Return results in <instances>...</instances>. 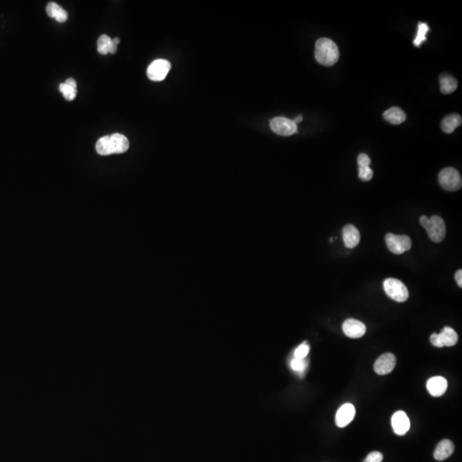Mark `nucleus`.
<instances>
[{
	"mask_svg": "<svg viewBox=\"0 0 462 462\" xmlns=\"http://www.w3.org/2000/svg\"><path fill=\"white\" fill-rule=\"evenodd\" d=\"M128 147L129 142L128 138L118 133L101 137L96 143L97 152L102 156L123 153L128 151Z\"/></svg>",
	"mask_w": 462,
	"mask_h": 462,
	"instance_id": "obj_1",
	"label": "nucleus"
},
{
	"mask_svg": "<svg viewBox=\"0 0 462 462\" xmlns=\"http://www.w3.org/2000/svg\"><path fill=\"white\" fill-rule=\"evenodd\" d=\"M314 57L322 65L332 66L339 59V49L333 40L328 38H320L316 42Z\"/></svg>",
	"mask_w": 462,
	"mask_h": 462,
	"instance_id": "obj_2",
	"label": "nucleus"
},
{
	"mask_svg": "<svg viewBox=\"0 0 462 462\" xmlns=\"http://www.w3.org/2000/svg\"><path fill=\"white\" fill-rule=\"evenodd\" d=\"M420 224L426 230L430 240L434 242H441L446 235V226L444 219L439 216H432L428 219L426 216L420 218Z\"/></svg>",
	"mask_w": 462,
	"mask_h": 462,
	"instance_id": "obj_3",
	"label": "nucleus"
},
{
	"mask_svg": "<svg viewBox=\"0 0 462 462\" xmlns=\"http://www.w3.org/2000/svg\"><path fill=\"white\" fill-rule=\"evenodd\" d=\"M384 289L390 299L397 302H406L409 299V290L401 281L395 278H387L384 282Z\"/></svg>",
	"mask_w": 462,
	"mask_h": 462,
	"instance_id": "obj_4",
	"label": "nucleus"
},
{
	"mask_svg": "<svg viewBox=\"0 0 462 462\" xmlns=\"http://www.w3.org/2000/svg\"><path fill=\"white\" fill-rule=\"evenodd\" d=\"M438 181L442 187L448 191H457L462 186L461 177L459 171L452 167L442 170L438 175Z\"/></svg>",
	"mask_w": 462,
	"mask_h": 462,
	"instance_id": "obj_5",
	"label": "nucleus"
},
{
	"mask_svg": "<svg viewBox=\"0 0 462 462\" xmlns=\"http://www.w3.org/2000/svg\"><path fill=\"white\" fill-rule=\"evenodd\" d=\"M388 249L395 254H401L412 248V240L407 235H394L389 233L385 235Z\"/></svg>",
	"mask_w": 462,
	"mask_h": 462,
	"instance_id": "obj_6",
	"label": "nucleus"
},
{
	"mask_svg": "<svg viewBox=\"0 0 462 462\" xmlns=\"http://www.w3.org/2000/svg\"><path fill=\"white\" fill-rule=\"evenodd\" d=\"M171 64L166 59H157L147 68V76L153 81L165 80L171 70Z\"/></svg>",
	"mask_w": 462,
	"mask_h": 462,
	"instance_id": "obj_7",
	"label": "nucleus"
},
{
	"mask_svg": "<svg viewBox=\"0 0 462 462\" xmlns=\"http://www.w3.org/2000/svg\"><path fill=\"white\" fill-rule=\"evenodd\" d=\"M271 130L282 137H289L297 132V124L294 121L285 118H275L270 120Z\"/></svg>",
	"mask_w": 462,
	"mask_h": 462,
	"instance_id": "obj_8",
	"label": "nucleus"
},
{
	"mask_svg": "<svg viewBox=\"0 0 462 462\" xmlns=\"http://www.w3.org/2000/svg\"><path fill=\"white\" fill-rule=\"evenodd\" d=\"M396 359L393 354H384L374 364V371L378 375H387L395 368Z\"/></svg>",
	"mask_w": 462,
	"mask_h": 462,
	"instance_id": "obj_9",
	"label": "nucleus"
},
{
	"mask_svg": "<svg viewBox=\"0 0 462 462\" xmlns=\"http://www.w3.org/2000/svg\"><path fill=\"white\" fill-rule=\"evenodd\" d=\"M342 331L350 338H361L366 332V327L361 321L348 318L342 324Z\"/></svg>",
	"mask_w": 462,
	"mask_h": 462,
	"instance_id": "obj_10",
	"label": "nucleus"
},
{
	"mask_svg": "<svg viewBox=\"0 0 462 462\" xmlns=\"http://www.w3.org/2000/svg\"><path fill=\"white\" fill-rule=\"evenodd\" d=\"M391 425L396 435L404 436L410 429V420L405 412L398 411L393 415Z\"/></svg>",
	"mask_w": 462,
	"mask_h": 462,
	"instance_id": "obj_11",
	"label": "nucleus"
},
{
	"mask_svg": "<svg viewBox=\"0 0 462 462\" xmlns=\"http://www.w3.org/2000/svg\"><path fill=\"white\" fill-rule=\"evenodd\" d=\"M356 415V409L351 403L342 405L336 414V424L340 428L345 427L352 422Z\"/></svg>",
	"mask_w": 462,
	"mask_h": 462,
	"instance_id": "obj_12",
	"label": "nucleus"
},
{
	"mask_svg": "<svg viewBox=\"0 0 462 462\" xmlns=\"http://www.w3.org/2000/svg\"><path fill=\"white\" fill-rule=\"evenodd\" d=\"M426 387L430 395L434 397H439L446 392L448 383L444 377L437 376L428 380Z\"/></svg>",
	"mask_w": 462,
	"mask_h": 462,
	"instance_id": "obj_13",
	"label": "nucleus"
},
{
	"mask_svg": "<svg viewBox=\"0 0 462 462\" xmlns=\"http://www.w3.org/2000/svg\"><path fill=\"white\" fill-rule=\"evenodd\" d=\"M342 237L346 248L354 249L360 243L361 234L357 230V228L355 227L354 225H347L342 230Z\"/></svg>",
	"mask_w": 462,
	"mask_h": 462,
	"instance_id": "obj_14",
	"label": "nucleus"
},
{
	"mask_svg": "<svg viewBox=\"0 0 462 462\" xmlns=\"http://www.w3.org/2000/svg\"><path fill=\"white\" fill-rule=\"evenodd\" d=\"M371 158L366 153H361L358 157L359 177L364 182H368L373 177V171L370 168Z\"/></svg>",
	"mask_w": 462,
	"mask_h": 462,
	"instance_id": "obj_15",
	"label": "nucleus"
},
{
	"mask_svg": "<svg viewBox=\"0 0 462 462\" xmlns=\"http://www.w3.org/2000/svg\"><path fill=\"white\" fill-rule=\"evenodd\" d=\"M454 444L450 440L444 439V440H442L436 447L434 458L437 460L442 461V460L448 459L449 456H451L454 453Z\"/></svg>",
	"mask_w": 462,
	"mask_h": 462,
	"instance_id": "obj_16",
	"label": "nucleus"
},
{
	"mask_svg": "<svg viewBox=\"0 0 462 462\" xmlns=\"http://www.w3.org/2000/svg\"><path fill=\"white\" fill-rule=\"evenodd\" d=\"M439 341L441 343L442 347H452L456 344L458 342V335L454 329L450 327H444L439 334Z\"/></svg>",
	"mask_w": 462,
	"mask_h": 462,
	"instance_id": "obj_17",
	"label": "nucleus"
},
{
	"mask_svg": "<svg viewBox=\"0 0 462 462\" xmlns=\"http://www.w3.org/2000/svg\"><path fill=\"white\" fill-rule=\"evenodd\" d=\"M384 118L392 124H401L406 120V113L399 107H392L384 113Z\"/></svg>",
	"mask_w": 462,
	"mask_h": 462,
	"instance_id": "obj_18",
	"label": "nucleus"
},
{
	"mask_svg": "<svg viewBox=\"0 0 462 462\" xmlns=\"http://www.w3.org/2000/svg\"><path fill=\"white\" fill-rule=\"evenodd\" d=\"M46 13L51 18H54L59 22H65L67 21V11L62 8L55 2H50L46 6Z\"/></svg>",
	"mask_w": 462,
	"mask_h": 462,
	"instance_id": "obj_19",
	"label": "nucleus"
},
{
	"mask_svg": "<svg viewBox=\"0 0 462 462\" xmlns=\"http://www.w3.org/2000/svg\"><path fill=\"white\" fill-rule=\"evenodd\" d=\"M461 117L458 114L453 113V114L447 116L443 119L441 123L442 129L447 134H451L455 128H458L461 124Z\"/></svg>",
	"mask_w": 462,
	"mask_h": 462,
	"instance_id": "obj_20",
	"label": "nucleus"
},
{
	"mask_svg": "<svg viewBox=\"0 0 462 462\" xmlns=\"http://www.w3.org/2000/svg\"><path fill=\"white\" fill-rule=\"evenodd\" d=\"M440 86L442 94H449L456 90L458 83L451 75L444 74L440 76Z\"/></svg>",
	"mask_w": 462,
	"mask_h": 462,
	"instance_id": "obj_21",
	"label": "nucleus"
},
{
	"mask_svg": "<svg viewBox=\"0 0 462 462\" xmlns=\"http://www.w3.org/2000/svg\"><path fill=\"white\" fill-rule=\"evenodd\" d=\"M112 42H113V39L109 37L108 35H101L98 39V42H97V49H98L99 53L102 54V55H106V54L110 53V49H111V46H112Z\"/></svg>",
	"mask_w": 462,
	"mask_h": 462,
	"instance_id": "obj_22",
	"label": "nucleus"
},
{
	"mask_svg": "<svg viewBox=\"0 0 462 462\" xmlns=\"http://www.w3.org/2000/svg\"><path fill=\"white\" fill-rule=\"evenodd\" d=\"M428 31H429V27H428V25L426 23H424V22H420L419 23L416 37H415V40H414V46L420 47L421 43L426 40L425 35L427 34Z\"/></svg>",
	"mask_w": 462,
	"mask_h": 462,
	"instance_id": "obj_23",
	"label": "nucleus"
},
{
	"mask_svg": "<svg viewBox=\"0 0 462 462\" xmlns=\"http://www.w3.org/2000/svg\"><path fill=\"white\" fill-rule=\"evenodd\" d=\"M59 90L61 91L62 94L64 95V98L67 100H73L76 97L77 90L76 89L71 88L70 86L67 85L66 83H61L59 86Z\"/></svg>",
	"mask_w": 462,
	"mask_h": 462,
	"instance_id": "obj_24",
	"label": "nucleus"
},
{
	"mask_svg": "<svg viewBox=\"0 0 462 462\" xmlns=\"http://www.w3.org/2000/svg\"><path fill=\"white\" fill-rule=\"evenodd\" d=\"M291 368L299 374L304 373L307 366V362L305 359L294 358L290 362Z\"/></svg>",
	"mask_w": 462,
	"mask_h": 462,
	"instance_id": "obj_25",
	"label": "nucleus"
},
{
	"mask_svg": "<svg viewBox=\"0 0 462 462\" xmlns=\"http://www.w3.org/2000/svg\"><path fill=\"white\" fill-rule=\"evenodd\" d=\"M309 346L305 342L303 344L300 345L299 347H297L295 351H294V358L297 359H305L307 357V355L309 353Z\"/></svg>",
	"mask_w": 462,
	"mask_h": 462,
	"instance_id": "obj_26",
	"label": "nucleus"
},
{
	"mask_svg": "<svg viewBox=\"0 0 462 462\" xmlns=\"http://www.w3.org/2000/svg\"><path fill=\"white\" fill-rule=\"evenodd\" d=\"M384 456L382 453L378 451H373L366 456L363 462H382Z\"/></svg>",
	"mask_w": 462,
	"mask_h": 462,
	"instance_id": "obj_27",
	"label": "nucleus"
},
{
	"mask_svg": "<svg viewBox=\"0 0 462 462\" xmlns=\"http://www.w3.org/2000/svg\"><path fill=\"white\" fill-rule=\"evenodd\" d=\"M120 43V40L119 38L116 37L114 39H113V42H112V46H111V49H110V53L115 54L117 52V50H118V45Z\"/></svg>",
	"mask_w": 462,
	"mask_h": 462,
	"instance_id": "obj_28",
	"label": "nucleus"
},
{
	"mask_svg": "<svg viewBox=\"0 0 462 462\" xmlns=\"http://www.w3.org/2000/svg\"><path fill=\"white\" fill-rule=\"evenodd\" d=\"M430 341L433 346H435L437 347H442L441 343H440V341H439V337H438V334L434 333V334L431 335L430 337Z\"/></svg>",
	"mask_w": 462,
	"mask_h": 462,
	"instance_id": "obj_29",
	"label": "nucleus"
},
{
	"mask_svg": "<svg viewBox=\"0 0 462 462\" xmlns=\"http://www.w3.org/2000/svg\"><path fill=\"white\" fill-rule=\"evenodd\" d=\"M455 280H456L457 284L459 285V288L462 287V270H458L455 273Z\"/></svg>",
	"mask_w": 462,
	"mask_h": 462,
	"instance_id": "obj_30",
	"label": "nucleus"
},
{
	"mask_svg": "<svg viewBox=\"0 0 462 462\" xmlns=\"http://www.w3.org/2000/svg\"><path fill=\"white\" fill-rule=\"evenodd\" d=\"M65 83H66L67 85L70 86V87H71V88L76 89V86H77V84H76V81H75V80H74L73 78H69V79H68V80L65 81Z\"/></svg>",
	"mask_w": 462,
	"mask_h": 462,
	"instance_id": "obj_31",
	"label": "nucleus"
},
{
	"mask_svg": "<svg viewBox=\"0 0 462 462\" xmlns=\"http://www.w3.org/2000/svg\"><path fill=\"white\" fill-rule=\"evenodd\" d=\"M302 118H302V116L300 115V116H298V117H297V118H295V119H294V120H293V121H294V123H296V124H297V123H301V122H302Z\"/></svg>",
	"mask_w": 462,
	"mask_h": 462,
	"instance_id": "obj_32",
	"label": "nucleus"
}]
</instances>
